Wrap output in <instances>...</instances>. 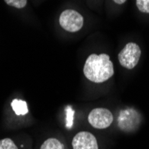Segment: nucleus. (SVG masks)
Listing matches in <instances>:
<instances>
[{"label": "nucleus", "mask_w": 149, "mask_h": 149, "mask_svg": "<svg viewBox=\"0 0 149 149\" xmlns=\"http://www.w3.org/2000/svg\"><path fill=\"white\" fill-rule=\"evenodd\" d=\"M83 73L88 80L95 83H102L108 80L114 74L110 56L106 54H92L85 62Z\"/></svg>", "instance_id": "nucleus-1"}, {"label": "nucleus", "mask_w": 149, "mask_h": 149, "mask_svg": "<svg viewBox=\"0 0 149 149\" xmlns=\"http://www.w3.org/2000/svg\"><path fill=\"white\" fill-rule=\"evenodd\" d=\"M140 56L141 49L139 46L134 42H130L119 53L118 59L121 66L130 70L137 66Z\"/></svg>", "instance_id": "nucleus-2"}, {"label": "nucleus", "mask_w": 149, "mask_h": 149, "mask_svg": "<svg viewBox=\"0 0 149 149\" xmlns=\"http://www.w3.org/2000/svg\"><path fill=\"white\" fill-rule=\"evenodd\" d=\"M59 23L64 31L68 32H77L83 27L84 19L79 12L72 9H67L61 13Z\"/></svg>", "instance_id": "nucleus-3"}, {"label": "nucleus", "mask_w": 149, "mask_h": 149, "mask_svg": "<svg viewBox=\"0 0 149 149\" xmlns=\"http://www.w3.org/2000/svg\"><path fill=\"white\" fill-rule=\"evenodd\" d=\"M88 123L96 129L103 130L109 127L113 120V113L105 108H95L88 114Z\"/></svg>", "instance_id": "nucleus-4"}, {"label": "nucleus", "mask_w": 149, "mask_h": 149, "mask_svg": "<svg viewBox=\"0 0 149 149\" xmlns=\"http://www.w3.org/2000/svg\"><path fill=\"white\" fill-rule=\"evenodd\" d=\"M140 123V115L136 110L126 109L120 112L118 117V125L124 131H131L136 129Z\"/></svg>", "instance_id": "nucleus-5"}, {"label": "nucleus", "mask_w": 149, "mask_h": 149, "mask_svg": "<svg viewBox=\"0 0 149 149\" xmlns=\"http://www.w3.org/2000/svg\"><path fill=\"white\" fill-rule=\"evenodd\" d=\"M73 149H98L97 140L90 132L80 131L72 139Z\"/></svg>", "instance_id": "nucleus-6"}, {"label": "nucleus", "mask_w": 149, "mask_h": 149, "mask_svg": "<svg viewBox=\"0 0 149 149\" xmlns=\"http://www.w3.org/2000/svg\"><path fill=\"white\" fill-rule=\"evenodd\" d=\"M11 105L16 115H25L29 112L28 106H27V103L23 100L13 99Z\"/></svg>", "instance_id": "nucleus-7"}, {"label": "nucleus", "mask_w": 149, "mask_h": 149, "mask_svg": "<svg viewBox=\"0 0 149 149\" xmlns=\"http://www.w3.org/2000/svg\"><path fill=\"white\" fill-rule=\"evenodd\" d=\"M40 149H63V145L56 139H48L42 144Z\"/></svg>", "instance_id": "nucleus-8"}, {"label": "nucleus", "mask_w": 149, "mask_h": 149, "mask_svg": "<svg viewBox=\"0 0 149 149\" xmlns=\"http://www.w3.org/2000/svg\"><path fill=\"white\" fill-rule=\"evenodd\" d=\"M66 128L71 129L73 125V119H74V110L71 105L66 106Z\"/></svg>", "instance_id": "nucleus-9"}, {"label": "nucleus", "mask_w": 149, "mask_h": 149, "mask_svg": "<svg viewBox=\"0 0 149 149\" xmlns=\"http://www.w3.org/2000/svg\"><path fill=\"white\" fill-rule=\"evenodd\" d=\"M4 1L10 6L22 9L27 5V0H4Z\"/></svg>", "instance_id": "nucleus-10"}, {"label": "nucleus", "mask_w": 149, "mask_h": 149, "mask_svg": "<svg viewBox=\"0 0 149 149\" xmlns=\"http://www.w3.org/2000/svg\"><path fill=\"white\" fill-rule=\"evenodd\" d=\"M0 149H18L13 141L10 139L0 140Z\"/></svg>", "instance_id": "nucleus-11"}, {"label": "nucleus", "mask_w": 149, "mask_h": 149, "mask_svg": "<svg viewBox=\"0 0 149 149\" xmlns=\"http://www.w3.org/2000/svg\"><path fill=\"white\" fill-rule=\"evenodd\" d=\"M138 9L144 13H149V0H137Z\"/></svg>", "instance_id": "nucleus-12"}, {"label": "nucleus", "mask_w": 149, "mask_h": 149, "mask_svg": "<svg viewBox=\"0 0 149 149\" xmlns=\"http://www.w3.org/2000/svg\"><path fill=\"white\" fill-rule=\"evenodd\" d=\"M113 1L114 3L118 4V5H123V4H124L127 1V0H113Z\"/></svg>", "instance_id": "nucleus-13"}]
</instances>
